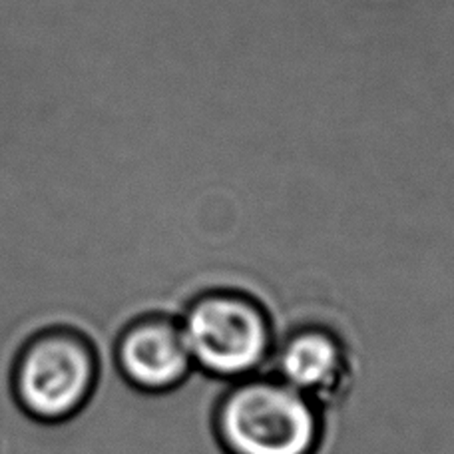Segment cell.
<instances>
[{
    "instance_id": "obj_3",
    "label": "cell",
    "mask_w": 454,
    "mask_h": 454,
    "mask_svg": "<svg viewBox=\"0 0 454 454\" xmlns=\"http://www.w3.org/2000/svg\"><path fill=\"white\" fill-rule=\"evenodd\" d=\"M177 319L193 369L225 383L262 372L278 343L267 307L235 287L201 291Z\"/></svg>"
},
{
    "instance_id": "obj_4",
    "label": "cell",
    "mask_w": 454,
    "mask_h": 454,
    "mask_svg": "<svg viewBox=\"0 0 454 454\" xmlns=\"http://www.w3.org/2000/svg\"><path fill=\"white\" fill-rule=\"evenodd\" d=\"M108 367L129 391L168 395L192 375L193 363L177 315L145 311L121 323L112 339Z\"/></svg>"
},
{
    "instance_id": "obj_2",
    "label": "cell",
    "mask_w": 454,
    "mask_h": 454,
    "mask_svg": "<svg viewBox=\"0 0 454 454\" xmlns=\"http://www.w3.org/2000/svg\"><path fill=\"white\" fill-rule=\"evenodd\" d=\"M323 412L273 372H257L230 383L215 403L214 436L225 454H317Z\"/></svg>"
},
{
    "instance_id": "obj_5",
    "label": "cell",
    "mask_w": 454,
    "mask_h": 454,
    "mask_svg": "<svg viewBox=\"0 0 454 454\" xmlns=\"http://www.w3.org/2000/svg\"><path fill=\"white\" fill-rule=\"evenodd\" d=\"M273 375L317 403L321 409L335 404L353 383V356L337 331L307 323L291 329L275 343Z\"/></svg>"
},
{
    "instance_id": "obj_1",
    "label": "cell",
    "mask_w": 454,
    "mask_h": 454,
    "mask_svg": "<svg viewBox=\"0 0 454 454\" xmlns=\"http://www.w3.org/2000/svg\"><path fill=\"white\" fill-rule=\"evenodd\" d=\"M108 371L88 331L54 323L30 333L14 353L11 395L28 419L64 425L90 409Z\"/></svg>"
}]
</instances>
